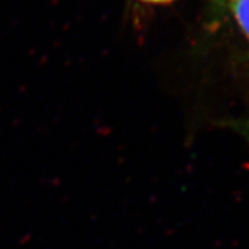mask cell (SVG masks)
Instances as JSON below:
<instances>
[{
    "instance_id": "obj_1",
    "label": "cell",
    "mask_w": 249,
    "mask_h": 249,
    "mask_svg": "<svg viewBox=\"0 0 249 249\" xmlns=\"http://www.w3.org/2000/svg\"><path fill=\"white\" fill-rule=\"evenodd\" d=\"M213 3L229 14L249 49V0H213Z\"/></svg>"
},
{
    "instance_id": "obj_3",
    "label": "cell",
    "mask_w": 249,
    "mask_h": 249,
    "mask_svg": "<svg viewBox=\"0 0 249 249\" xmlns=\"http://www.w3.org/2000/svg\"><path fill=\"white\" fill-rule=\"evenodd\" d=\"M145 3H151V4H165V3H171L173 0H142Z\"/></svg>"
},
{
    "instance_id": "obj_2",
    "label": "cell",
    "mask_w": 249,
    "mask_h": 249,
    "mask_svg": "<svg viewBox=\"0 0 249 249\" xmlns=\"http://www.w3.org/2000/svg\"><path fill=\"white\" fill-rule=\"evenodd\" d=\"M224 126L233 130L249 145V118H230L223 122Z\"/></svg>"
}]
</instances>
